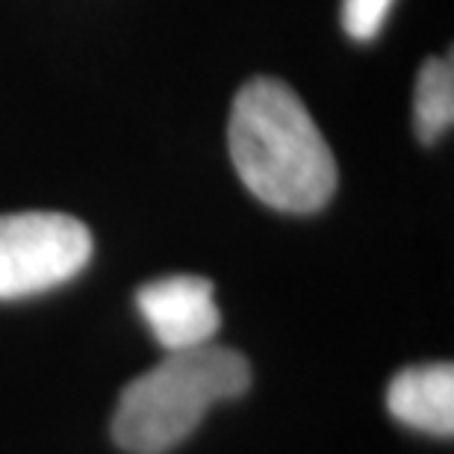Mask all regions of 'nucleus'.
<instances>
[{"instance_id": "obj_1", "label": "nucleus", "mask_w": 454, "mask_h": 454, "mask_svg": "<svg viewBox=\"0 0 454 454\" xmlns=\"http://www.w3.org/2000/svg\"><path fill=\"white\" fill-rule=\"evenodd\" d=\"M227 145L245 189L280 213H316L337 189V160L310 110L286 83L254 77L239 89Z\"/></svg>"}, {"instance_id": "obj_2", "label": "nucleus", "mask_w": 454, "mask_h": 454, "mask_svg": "<svg viewBox=\"0 0 454 454\" xmlns=\"http://www.w3.org/2000/svg\"><path fill=\"white\" fill-rule=\"evenodd\" d=\"M251 366L239 351L204 345L168 354L118 398L113 437L133 454H162L192 434L213 404L242 395Z\"/></svg>"}, {"instance_id": "obj_3", "label": "nucleus", "mask_w": 454, "mask_h": 454, "mask_svg": "<svg viewBox=\"0 0 454 454\" xmlns=\"http://www.w3.org/2000/svg\"><path fill=\"white\" fill-rule=\"evenodd\" d=\"M92 260V233L66 213L0 215V301L30 298L77 278Z\"/></svg>"}, {"instance_id": "obj_4", "label": "nucleus", "mask_w": 454, "mask_h": 454, "mask_svg": "<svg viewBox=\"0 0 454 454\" xmlns=\"http://www.w3.org/2000/svg\"><path fill=\"white\" fill-rule=\"evenodd\" d=\"M136 307L153 340L168 354L204 348L222 325V313L213 301V284L195 275L151 280L136 293Z\"/></svg>"}, {"instance_id": "obj_5", "label": "nucleus", "mask_w": 454, "mask_h": 454, "mask_svg": "<svg viewBox=\"0 0 454 454\" xmlns=\"http://www.w3.org/2000/svg\"><path fill=\"white\" fill-rule=\"evenodd\" d=\"M387 407L398 422L434 437L454 434V366L425 363L411 366L389 380Z\"/></svg>"}, {"instance_id": "obj_6", "label": "nucleus", "mask_w": 454, "mask_h": 454, "mask_svg": "<svg viewBox=\"0 0 454 454\" xmlns=\"http://www.w3.org/2000/svg\"><path fill=\"white\" fill-rule=\"evenodd\" d=\"M416 133L422 142H437L454 121V62L451 53L431 57L416 80Z\"/></svg>"}, {"instance_id": "obj_7", "label": "nucleus", "mask_w": 454, "mask_h": 454, "mask_svg": "<svg viewBox=\"0 0 454 454\" xmlns=\"http://www.w3.org/2000/svg\"><path fill=\"white\" fill-rule=\"evenodd\" d=\"M395 0H342V27L354 42H372Z\"/></svg>"}]
</instances>
